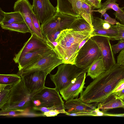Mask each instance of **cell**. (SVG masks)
Wrapping results in <instances>:
<instances>
[{
    "label": "cell",
    "mask_w": 124,
    "mask_h": 124,
    "mask_svg": "<svg viewBox=\"0 0 124 124\" xmlns=\"http://www.w3.org/2000/svg\"><path fill=\"white\" fill-rule=\"evenodd\" d=\"M52 49L49 46L35 51L25 54L20 58L18 61V70L33 62Z\"/></svg>",
    "instance_id": "obj_19"
},
{
    "label": "cell",
    "mask_w": 124,
    "mask_h": 124,
    "mask_svg": "<svg viewBox=\"0 0 124 124\" xmlns=\"http://www.w3.org/2000/svg\"><path fill=\"white\" fill-rule=\"evenodd\" d=\"M87 0L92 5L93 10L95 9H99L101 6V1L98 0Z\"/></svg>",
    "instance_id": "obj_37"
},
{
    "label": "cell",
    "mask_w": 124,
    "mask_h": 124,
    "mask_svg": "<svg viewBox=\"0 0 124 124\" xmlns=\"http://www.w3.org/2000/svg\"><path fill=\"white\" fill-rule=\"evenodd\" d=\"M91 38L96 43L100 49L106 70L108 69L116 64L114 54L109 39L106 37L100 36H93Z\"/></svg>",
    "instance_id": "obj_9"
},
{
    "label": "cell",
    "mask_w": 124,
    "mask_h": 124,
    "mask_svg": "<svg viewBox=\"0 0 124 124\" xmlns=\"http://www.w3.org/2000/svg\"><path fill=\"white\" fill-rule=\"evenodd\" d=\"M12 85L0 84V108L7 101Z\"/></svg>",
    "instance_id": "obj_27"
},
{
    "label": "cell",
    "mask_w": 124,
    "mask_h": 124,
    "mask_svg": "<svg viewBox=\"0 0 124 124\" xmlns=\"http://www.w3.org/2000/svg\"><path fill=\"white\" fill-rule=\"evenodd\" d=\"M69 29L78 31L87 30L92 32L93 30V26L81 17H78L72 23Z\"/></svg>",
    "instance_id": "obj_25"
},
{
    "label": "cell",
    "mask_w": 124,
    "mask_h": 124,
    "mask_svg": "<svg viewBox=\"0 0 124 124\" xmlns=\"http://www.w3.org/2000/svg\"><path fill=\"white\" fill-rule=\"evenodd\" d=\"M101 57L95 61L88 68L87 76L94 79L106 70Z\"/></svg>",
    "instance_id": "obj_21"
},
{
    "label": "cell",
    "mask_w": 124,
    "mask_h": 124,
    "mask_svg": "<svg viewBox=\"0 0 124 124\" xmlns=\"http://www.w3.org/2000/svg\"><path fill=\"white\" fill-rule=\"evenodd\" d=\"M81 1L82 8L79 12V14L81 17L92 25V21L93 17L92 13V10H93V6L87 0H82Z\"/></svg>",
    "instance_id": "obj_23"
},
{
    "label": "cell",
    "mask_w": 124,
    "mask_h": 124,
    "mask_svg": "<svg viewBox=\"0 0 124 124\" xmlns=\"http://www.w3.org/2000/svg\"><path fill=\"white\" fill-rule=\"evenodd\" d=\"M88 68H81L75 64L63 63L58 66L54 74H50L49 77L59 92L64 89L75 80L81 73L87 72Z\"/></svg>",
    "instance_id": "obj_4"
},
{
    "label": "cell",
    "mask_w": 124,
    "mask_h": 124,
    "mask_svg": "<svg viewBox=\"0 0 124 124\" xmlns=\"http://www.w3.org/2000/svg\"><path fill=\"white\" fill-rule=\"evenodd\" d=\"M31 15L32 21L34 26L36 29L39 33L42 34L40 23L38 18L35 14L33 11L31 13Z\"/></svg>",
    "instance_id": "obj_32"
},
{
    "label": "cell",
    "mask_w": 124,
    "mask_h": 124,
    "mask_svg": "<svg viewBox=\"0 0 124 124\" xmlns=\"http://www.w3.org/2000/svg\"><path fill=\"white\" fill-rule=\"evenodd\" d=\"M23 111L18 110L2 111L0 110V116H17L21 115Z\"/></svg>",
    "instance_id": "obj_31"
},
{
    "label": "cell",
    "mask_w": 124,
    "mask_h": 124,
    "mask_svg": "<svg viewBox=\"0 0 124 124\" xmlns=\"http://www.w3.org/2000/svg\"><path fill=\"white\" fill-rule=\"evenodd\" d=\"M92 32L78 31L72 29L62 30L55 40L57 45L53 49L64 63L75 64L80 44L91 35Z\"/></svg>",
    "instance_id": "obj_2"
},
{
    "label": "cell",
    "mask_w": 124,
    "mask_h": 124,
    "mask_svg": "<svg viewBox=\"0 0 124 124\" xmlns=\"http://www.w3.org/2000/svg\"><path fill=\"white\" fill-rule=\"evenodd\" d=\"M91 37L78 52L75 64L78 67L89 68L95 61L101 57L98 46Z\"/></svg>",
    "instance_id": "obj_6"
},
{
    "label": "cell",
    "mask_w": 124,
    "mask_h": 124,
    "mask_svg": "<svg viewBox=\"0 0 124 124\" xmlns=\"http://www.w3.org/2000/svg\"><path fill=\"white\" fill-rule=\"evenodd\" d=\"M66 115L71 116H96L95 110L89 112H85L75 113H69Z\"/></svg>",
    "instance_id": "obj_33"
},
{
    "label": "cell",
    "mask_w": 124,
    "mask_h": 124,
    "mask_svg": "<svg viewBox=\"0 0 124 124\" xmlns=\"http://www.w3.org/2000/svg\"><path fill=\"white\" fill-rule=\"evenodd\" d=\"M31 35L17 53L15 54L13 60L17 63L19 58L26 53L32 52L47 48L49 46L44 39L37 36L35 34Z\"/></svg>",
    "instance_id": "obj_15"
},
{
    "label": "cell",
    "mask_w": 124,
    "mask_h": 124,
    "mask_svg": "<svg viewBox=\"0 0 124 124\" xmlns=\"http://www.w3.org/2000/svg\"><path fill=\"white\" fill-rule=\"evenodd\" d=\"M13 8L14 11H19L21 13L25 22L31 31V33H34L39 38L44 39L42 34L36 29L33 25L31 15L33 11L32 5L28 0H17L15 3Z\"/></svg>",
    "instance_id": "obj_13"
},
{
    "label": "cell",
    "mask_w": 124,
    "mask_h": 124,
    "mask_svg": "<svg viewBox=\"0 0 124 124\" xmlns=\"http://www.w3.org/2000/svg\"><path fill=\"white\" fill-rule=\"evenodd\" d=\"M124 88V78L122 80L114 89L113 93L120 91Z\"/></svg>",
    "instance_id": "obj_38"
},
{
    "label": "cell",
    "mask_w": 124,
    "mask_h": 124,
    "mask_svg": "<svg viewBox=\"0 0 124 124\" xmlns=\"http://www.w3.org/2000/svg\"><path fill=\"white\" fill-rule=\"evenodd\" d=\"M112 94L116 99H120L124 98V88L120 91L114 93Z\"/></svg>",
    "instance_id": "obj_39"
},
{
    "label": "cell",
    "mask_w": 124,
    "mask_h": 124,
    "mask_svg": "<svg viewBox=\"0 0 124 124\" xmlns=\"http://www.w3.org/2000/svg\"><path fill=\"white\" fill-rule=\"evenodd\" d=\"M92 23L93 30L91 35L92 36H105L113 41L114 38L118 34L116 25L110 24L98 17L93 16Z\"/></svg>",
    "instance_id": "obj_12"
},
{
    "label": "cell",
    "mask_w": 124,
    "mask_h": 124,
    "mask_svg": "<svg viewBox=\"0 0 124 124\" xmlns=\"http://www.w3.org/2000/svg\"><path fill=\"white\" fill-rule=\"evenodd\" d=\"M22 78L18 82L12 86L7 101L0 108L1 110L23 111L32 103L31 97L33 94L27 88Z\"/></svg>",
    "instance_id": "obj_3"
},
{
    "label": "cell",
    "mask_w": 124,
    "mask_h": 124,
    "mask_svg": "<svg viewBox=\"0 0 124 124\" xmlns=\"http://www.w3.org/2000/svg\"><path fill=\"white\" fill-rule=\"evenodd\" d=\"M63 63V61L52 49L33 62L18 70L17 74L21 76L30 72L40 71L50 74L56 67Z\"/></svg>",
    "instance_id": "obj_5"
},
{
    "label": "cell",
    "mask_w": 124,
    "mask_h": 124,
    "mask_svg": "<svg viewBox=\"0 0 124 124\" xmlns=\"http://www.w3.org/2000/svg\"><path fill=\"white\" fill-rule=\"evenodd\" d=\"M5 12H4L0 8V22L3 20Z\"/></svg>",
    "instance_id": "obj_40"
},
{
    "label": "cell",
    "mask_w": 124,
    "mask_h": 124,
    "mask_svg": "<svg viewBox=\"0 0 124 124\" xmlns=\"http://www.w3.org/2000/svg\"><path fill=\"white\" fill-rule=\"evenodd\" d=\"M22 77L16 74H0V84L7 85H13L18 82Z\"/></svg>",
    "instance_id": "obj_26"
},
{
    "label": "cell",
    "mask_w": 124,
    "mask_h": 124,
    "mask_svg": "<svg viewBox=\"0 0 124 124\" xmlns=\"http://www.w3.org/2000/svg\"><path fill=\"white\" fill-rule=\"evenodd\" d=\"M79 0L81 1V0Z\"/></svg>",
    "instance_id": "obj_43"
},
{
    "label": "cell",
    "mask_w": 124,
    "mask_h": 124,
    "mask_svg": "<svg viewBox=\"0 0 124 124\" xmlns=\"http://www.w3.org/2000/svg\"><path fill=\"white\" fill-rule=\"evenodd\" d=\"M97 106L104 112L110 109L120 107L124 108V105L120 99L116 98L113 94L104 101L98 103Z\"/></svg>",
    "instance_id": "obj_20"
},
{
    "label": "cell",
    "mask_w": 124,
    "mask_h": 124,
    "mask_svg": "<svg viewBox=\"0 0 124 124\" xmlns=\"http://www.w3.org/2000/svg\"><path fill=\"white\" fill-rule=\"evenodd\" d=\"M124 78V65L116 63L94 79L81 93L83 102L97 105L113 93L114 89Z\"/></svg>",
    "instance_id": "obj_1"
},
{
    "label": "cell",
    "mask_w": 124,
    "mask_h": 124,
    "mask_svg": "<svg viewBox=\"0 0 124 124\" xmlns=\"http://www.w3.org/2000/svg\"><path fill=\"white\" fill-rule=\"evenodd\" d=\"M99 0V1H101V0Z\"/></svg>",
    "instance_id": "obj_42"
},
{
    "label": "cell",
    "mask_w": 124,
    "mask_h": 124,
    "mask_svg": "<svg viewBox=\"0 0 124 124\" xmlns=\"http://www.w3.org/2000/svg\"><path fill=\"white\" fill-rule=\"evenodd\" d=\"M86 72L80 74L74 82L59 92L62 97L66 101L77 97L85 88V85Z\"/></svg>",
    "instance_id": "obj_14"
},
{
    "label": "cell",
    "mask_w": 124,
    "mask_h": 124,
    "mask_svg": "<svg viewBox=\"0 0 124 124\" xmlns=\"http://www.w3.org/2000/svg\"><path fill=\"white\" fill-rule=\"evenodd\" d=\"M119 40L117 44L111 45L112 50L115 54L124 49V39Z\"/></svg>",
    "instance_id": "obj_29"
},
{
    "label": "cell",
    "mask_w": 124,
    "mask_h": 124,
    "mask_svg": "<svg viewBox=\"0 0 124 124\" xmlns=\"http://www.w3.org/2000/svg\"><path fill=\"white\" fill-rule=\"evenodd\" d=\"M61 31L59 30H57L53 31L50 34L46 35L44 37L51 41H55L58 35L60 33Z\"/></svg>",
    "instance_id": "obj_34"
},
{
    "label": "cell",
    "mask_w": 124,
    "mask_h": 124,
    "mask_svg": "<svg viewBox=\"0 0 124 124\" xmlns=\"http://www.w3.org/2000/svg\"><path fill=\"white\" fill-rule=\"evenodd\" d=\"M78 17L57 12L55 16L47 22L41 25L42 34L44 37L55 30L69 29Z\"/></svg>",
    "instance_id": "obj_8"
},
{
    "label": "cell",
    "mask_w": 124,
    "mask_h": 124,
    "mask_svg": "<svg viewBox=\"0 0 124 124\" xmlns=\"http://www.w3.org/2000/svg\"><path fill=\"white\" fill-rule=\"evenodd\" d=\"M102 16L104 18V20L110 24L113 25H116L118 22L116 21L115 19L112 18L110 17L106 12Z\"/></svg>",
    "instance_id": "obj_35"
},
{
    "label": "cell",
    "mask_w": 124,
    "mask_h": 124,
    "mask_svg": "<svg viewBox=\"0 0 124 124\" xmlns=\"http://www.w3.org/2000/svg\"><path fill=\"white\" fill-rule=\"evenodd\" d=\"M117 0H107L101 4L100 8L98 9L93 10L92 11L99 12L102 16L107 10L112 9L116 12L113 13L116 18L121 23L124 24V7H120L119 4L116 3Z\"/></svg>",
    "instance_id": "obj_17"
},
{
    "label": "cell",
    "mask_w": 124,
    "mask_h": 124,
    "mask_svg": "<svg viewBox=\"0 0 124 124\" xmlns=\"http://www.w3.org/2000/svg\"><path fill=\"white\" fill-rule=\"evenodd\" d=\"M56 88L45 86L33 94L31 97L32 103L36 107H51L64 105V102Z\"/></svg>",
    "instance_id": "obj_7"
},
{
    "label": "cell",
    "mask_w": 124,
    "mask_h": 124,
    "mask_svg": "<svg viewBox=\"0 0 124 124\" xmlns=\"http://www.w3.org/2000/svg\"><path fill=\"white\" fill-rule=\"evenodd\" d=\"M0 25L2 29L5 30L23 33H32L30 29L25 22L6 25L0 24Z\"/></svg>",
    "instance_id": "obj_24"
},
{
    "label": "cell",
    "mask_w": 124,
    "mask_h": 124,
    "mask_svg": "<svg viewBox=\"0 0 124 124\" xmlns=\"http://www.w3.org/2000/svg\"><path fill=\"white\" fill-rule=\"evenodd\" d=\"M33 9L41 25L43 24L56 14V7L52 4L49 0H33Z\"/></svg>",
    "instance_id": "obj_10"
},
{
    "label": "cell",
    "mask_w": 124,
    "mask_h": 124,
    "mask_svg": "<svg viewBox=\"0 0 124 124\" xmlns=\"http://www.w3.org/2000/svg\"><path fill=\"white\" fill-rule=\"evenodd\" d=\"M64 106L66 112L70 113L91 112L96 108L97 106L84 102L77 98L66 101Z\"/></svg>",
    "instance_id": "obj_16"
},
{
    "label": "cell",
    "mask_w": 124,
    "mask_h": 124,
    "mask_svg": "<svg viewBox=\"0 0 124 124\" xmlns=\"http://www.w3.org/2000/svg\"><path fill=\"white\" fill-rule=\"evenodd\" d=\"M57 12L76 17H81L77 9L76 3L78 0H57Z\"/></svg>",
    "instance_id": "obj_18"
},
{
    "label": "cell",
    "mask_w": 124,
    "mask_h": 124,
    "mask_svg": "<svg viewBox=\"0 0 124 124\" xmlns=\"http://www.w3.org/2000/svg\"><path fill=\"white\" fill-rule=\"evenodd\" d=\"M117 30L118 34L114 38V40L124 39V24L118 22L116 24Z\"/></svg>",
    "instance_id": "obj_28"
},
{
    "label": "cell",
    "mask_w": 124,
    "mask_h": 124,
    "mask_svg": "<svg viewBox=\"0 0 124 124\" xmlns=\"http://www.w3.org/2000/svg\"><path fill=\"white\" fill-rule=\"evenodd\" d=\"M123 104L124 105V98L120 99Z\"/></svg>",
    "instance_id": "obj_41"
},
{
    "label": "cell",
    "mask_w": 124,
    "mask_h": 124,
    "mask_svg": "<svg viewBox=\"0 0 124 124\" xmlns=\"http://www.w3.org/2000/svg\"><path fill=\"white\" fill-rule=\"evenodd\" d=\"M116 63L124 65V49L121 51L117 57Z\"/></svg>",
    "instance_id": "obj_36"
},
{
    "label": "cell",
    "mask_w": 124,
    "mask_h": 124,
    "mask_svg": "<svg viewBox=\"0 0 124 124\" xmlns=\"http://www.w3.org/2000/svg\"><path fill=\"white\" fill-rule=\"evenodd\" d=\"M60 113L64 114L65 115L69 113L67 112L65 109L58 110L54 109L43 113V114L47 117L54 116Z\"/></svg>",
    "instance_id": "obj_30"
},
{
    "label": "cell",
    "mask_w": 124,
    "mask_h": 124,
    "mask_svg": "<svg viewBox=\"0 0 124 124\" xmlns=\"http://www.w3.org/2000/svg\"><path fill=\"white\" fill-rule=\"evenodd\" d=\"M48 73L46 72L36 71L24 74L21 76L27 89L32 94L41 90L45 85Z\"/></svg>",
    "instance_id": "obj_11"
},
{
    "label": "cell",
    "mask_w": 124,
    "mask_h": 124,
    "mask_svg": "<svg viewBox=\"0 0 124 124\" xmlns=\"http://www.w3.org/2000/svg\"><path fill=\"white\" fill-rule=\"evenodd\" d=\"M23 22H25L24 19L19 11L5 12L4 18L2 21L0 22V24L6 25Z\"/></svg>",
    "instance_id": "obj_22"
}]
</instances>
